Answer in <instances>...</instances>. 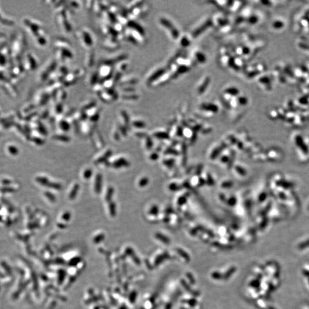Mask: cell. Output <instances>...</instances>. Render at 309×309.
Segmentation results:
<instances>
[{"mask_svg": "<svg viewBox=\"0 0 309 309\" xmlns=\"http://www.w3.org/2000/svg\"><path fill=\"white\" fill-rule=\"evenodd\" d=\"M127 165V162L125 160H124L123 159H120L119 160H118V161H116L115 164H114V167H116V168H119V167H123V166H126Z\"/></svg>", "mask_w": 309, "mask_h": 309, "instance_id": "obj_15", "label": "cell"}, {"mask_svg": "<svg viewBox=\"0 0 309 309\" xmlns=\"http://www.w3.org/2000/svg\"><path fill=\"white\" fill-rule=\"evenodd\" d=\"M95 55H93V53H91V54H89L86 57V60H85V64L86 65L89 66V67H91L93 65V62L95 61Z\"/></svg>", "mask_w": 309, "mask_h": 309, "instance_id": "obj_13", "label": "cell"}, {"mask_svg": "<svg viewBox=\"0 0 309 309\" xmlns=\"http://www.w3.org/2000/svg\"><path fill=\"white\" fill-rule=\"evenodd\" d=\"M191 59L194 64L198 65H203L207 61L205 53L199 49H196L193 50Z\"/></svg>", "mask_w": 309, "mask_h": 309, "instance_id": "obj_7", "label": "cell"}, {"mask_svg": "<svg viewBox=\"0 0 309 309\" xmlns=\"http://www.w3.org/2000/svg\"><path fill=\"white\" fill-rule=\"evenodd\" d=\"M213 26L211 18H207L198 24L189 33L193 40L198 38L208 29Z\"/></svg>", "mask_w": 309, "mask_h": 309, "instance_id": "obj_3", "label": "cell"}, {"mask_svg": "<svg viewBox=\"0 0 309 309\" xmlns=\"http://www.w3.org/2000/svg\"><path fill=\"white\" fill-rule=\"evenodd\" d=\"M109 209H110V212H111V215H115V205L114 204H111L110 205Z\"/></svg>", "mask_w": 309, "mask_h": 309, "instance_id": "obj_18", "label": "cell"}, {"mask_svg": "<svg viewBox=\"0 0 309 309\" xmlns=\"http://www.w3.org/2000/svg\"><path fill=\"white\" fill-rule=\"evenodd\" d=\"M111 72L112 69L111 66L109 65L105 64L100 68L99 71V75L103 77H106L111 74Z\"/></svg>", "mask_w": 309, "mask_h": 309, "instance_id": "obj_12", "label": "cell"}, {"mask_svg": "<svg viewBox=\"0 0 309 309\" xmlns=\"http://www.w3.org/2000/svg\"><path fill=\"white\" fill-rule=\"evenodd\" d=\"M219 109V105L213 102H205L199 105V110L203 112L214 113L218 112Z\"/></svg>", "mask_w": 309, "mask_h": 309, "instance_id": "obj_8", "label": "cell"}, {"mask_svg": "<svg viewBox=\"0 0 309 309\" xmlns=\"http://www.w3.org/2000/svg\"><path fill=\"white\" fill-rule=\"evenodd\" d=\"M92 171L91 169H88L86 171H85L84 172V178H85L86 179H88V178H89L91 175H92Z\"/></svg>", "mask_w": 309, "mask_h": 309, "instance_id": "obj_17", "label": "cell"}, {"mask_svg": "<svg viewBox=\"0 0 309 309\" xmlns=\"http://www.w3.org/2000/svg\"><path fill=\"white\" fill-rule=\"evenodd\" d=\"M159 24L168 32L173 40L178 41L181 34L178 27L169 19L162 16L159 19Z\"/></svg>", "mask_w": 309, "mask_h": 309, "instance_id": "obj_1", "label": "cell"}, {"mask_svg": "<svg viewBox=\"0 0 309 309\" xmlns=\"http://www.w3.org/2000/svg\"><path fill=\"white\" fill-rule=\"evenodd\" d=\"M211 82V78L209 75L205 76L197 85L196 92L198 95L202 96L205 94L209 88Z\"/></svg>", "mask_w": 309, "mask_h": 309, "instance_id": "obj_6", "label": "cell"}, {"mask_svg": "<svg viewBox=\"0 0 309 309\" xmlns=\"http://www.w3.org/2000/svg\"><path fill=\"white\" fill-rule=\"evenodd\" d=\"M247 103V98L240 94L239 96L232 99L227 105L231 108H236L242 105H246Z\"/></svg>", "mask_w": 309, "mask_h": 309, "instance_id": "obj_9", "label": "cell"}, {"mask_svg": "<svg viewBox=\"0 0 309 309\" xmlns=\"http://www.w3.org/2000/svg\"><path fill=\"white\" fill-rule=\"evenodd\" d=\"M78 189H79V186L77 185H75V186L74 187V188L73 189L72 192L71 193V194H70V195H69V198H70V199H73L75 198V195H76L77 194V191H78Z\"/></svg>", "mask_w": 309, "mask_h": 309, "instance_id": "obj_16", "label": "cell"}, {"mask_svg": "<svg viewBox=\"0 0 309 309\" xmlns=\"http://www.w3.org/2000/svg\"><path fill=\"white\" fill-rule=\"evenodd\" d=\"M193 39L189 33L181 35L178 40L179 44L182 48H187L189 46L192 42Z\"/></svg>", "mask_w": 309, "mask_h": 309, "instance_id": "obj_11", "label": "cell"}, {"mask_svg": "<svg viewBox=\"0 0 309 309\" xmlns=\"http://www.w3.org/2000/svg\"><path fill=\"white\" fill-rule=\"evenodd\" d=\"M102 187V176L101 175H97L96 177V185H95V191L97 193H99L101 190Z\"/></svg>", "mask_w": 309, "mask_h": 309, "instance_id": "obj_14", "label": "cell"}, {"mask_svg": "<svg viewBox=\"0 0 309 309\" xmlns=\"http://www.w3.org/2000/svg\"><path fill=\"white\" fill-rule=\"evenodd\" d=\"M168 68L167 66L159 67L153 70L147 77L146 83L148 85L152 86L155 82H157L167 71Z\"/></svg>", "mask_w": 309, "mask_h": 309, "instance_id": "obj_4", "label": "cell"}, {"mask_svg": "<svg viewBox=\"0 0 309 309\" xmlns=\"http://www.w3.org/2000/svg\"><path fill=\"white\" fill-rule=\"evenodd\" d=\"M240 95L239 89L235 86H228L222 91V99L227 104L232 99Z\"/></svg>", "mask_w": 309, "mask_h": 309, "instance_id": "obj_5", "label": "cell"}, {"mask_svg": "<svg viewBox=\"0 0 309 309\" xmlns=\"http://www.w3.org/2000/svg\"><path fill=\"white\" fill-rule=\"evenodd\" d=\"M234 55L232 50L225 46H222L219 50V61L224 67L232 69L234 63Z\"/></svg>", "mask_w": 309, "mask_h": 309, "instance_id": "obj_2", "label": "cell"}, {"mask_svg": "<svg viewBox=\"0 0 309 309\" xmlns=\"http://www.w3.org/2000/svg\"><path fill=\"white\" fill-rule=\"evenodd\" d=\"M80 40H82V45H84V46L86 48H91L92 46L93 41L92 40V36L88 32H86L85 30H82L81 32V33H80L79 35Z\"/></svg>", "mask_w": 309, "mask_h": 309, "instance_id": "obj_10", "label": "cell"}]
</instances>
